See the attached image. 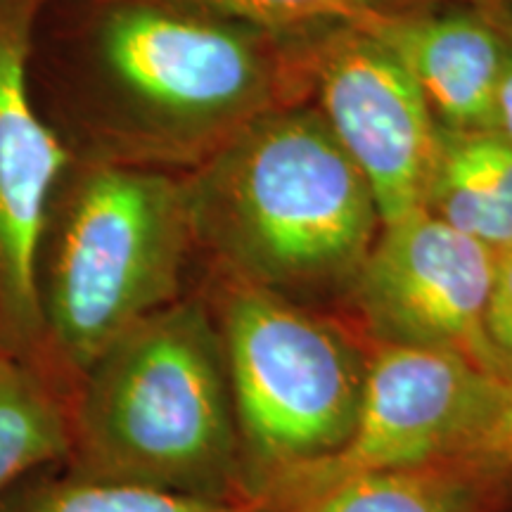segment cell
Segmentation results:
<instances>
[{"mask_svg":"<svg viewBox=\"0 0 512 512\" xmlns=\"http://www.w3.org/2000/svg\"><path fill=\"white\" fill-rule=\"evenodd\" d=\"M29 86L69 157L190 174L271 83L247 27L164 0H46Z\"/></svg>","mask_w":512,"mask_h":512,"instance_id":"obj_1","label":"cell"},{"mask_svg":"<svg viewBox=\"0 0 512 512\" xmlns=\"http://www.w3.org/2000/svg\"><path fill=\"white\" fill-rule=\"evenodd\" d=\"M200 252L283 294L351 285L382 221L366 178L311 110L261 114L185 174Z\"/></svg>","mask_w":512,"mask_h":512,"instance_id":"obj_2","label":"cell"},{"mask_svg":"<svg viewBox=\"0 0 512 512\" xmlns=\"http://www.w3.org/2000/svg\"><path fill=\"white\" fill-rule=\"evenodd\" d=\"M62 470L247 503L226 351L204 294L140 320L83 370Z\"/></svg>","mask_w":512,"mask_h":512,"instance_id":"obj_3","label":"cell"},{"mask_svg":"<svg viewBox=\"0 0 512 512\" xmlns=\"http://www.w3.org/2000/svg\"><path fill=\"white\" fill-rule=\"evenodd\" d=\"M185 174L72 159L34 261L41 358L74 392L114 339L174 304L192 254Z\"/></svg>","mask_w":512,"mask_h":512,"instance_id":"obj_4","label":"cell"},{"mask_svg":"<svg viewBox=\"0 0 512 512\" xmlns=\"http://www.w3.org/2000/svg\"><path fill=\"white\" fill-rule=\"evenodd\" d=\"M204 297L226 351L245 501L264 503L347 444L368 354L283 294L223 278Z\"/></svg>","mask_w":512,"mask_h":512,"instance_id":"obj_5","label":"cell"},{"mask_svg":"<svg viewBox=\"0 0 512 512\" xmlns=\"http://www.w3.org/2000/svg\"><path fill=\"white\" fill-rule=\"evenodd\" d=\"M501 380L453 351L375 344L347 444L264 505L285 512L344 479L446 465L496 399Z\"/></svg>","mask_w":512,"mask_h":512,"instance_id":"obj_6","label":"cell"},{"mask_svg":"<svg viewBox=\"0 0 512 512\" xmlns=\"http://www.w3.org/2000/svg\"><path fill=\"white\" fill-rule=\"evenodd\" d=\"M494 264L496 249L420 209L380 228L349 287L375 344L453 351L505 377L484 335Z\"/></svg>","mask_w":512,"mask_h":512,"instance_id":"obj_7","label":"cell"},{"mask_svg":"<svg viewBox=\"0 0 512 512\" xmlns=\"http://www.w3.org/2000/svg\"><path fill=\"white\" fill-rule=\"evenodd\" d=\"M316 83L320 117L366 178L382 226L425 207L444 128L401 62L351 24L320 53Z\"/></svg>","mask_w":512,"mask_h":512,"instance_id":"obj_8","label":"cell"},{"mask_svg":"<svg viewBox=\"0 0 512 512\" xmlns=\"http://www.w3.org/2000/svg\"><path fill=\"white\" fill-rule=\"evenodd\" d=\"M43 3L0 0V356L46 366L34 261L50 200L72 157L29 86V38Z\"/></svg>","mask_w":512,"mask_h":512,"instance_id":"obj_9","label":"cell"},{"mask_svg":"<svg viewBox=\"0 0 512 512\" xmlns=\"http://www.w3.org/2000/svg\"><path fill=\"white\" fill-rule=\"evenodd\" d=\"M356 24L411 74L444 131H491L508 38L489 19L368 15Z\"/></svg>","mask_w":512,"mask_h":512,"instance_id":"obj_10","label":"cell"},{"mask_svg":"<svg viewBox=\"0 0 512 512\" xmlns=\"http://www.w3.org/2000/svg\"><path fill=\"white\" fill-rule=\"evenodd\" d=\"M422 209L496 252L512 247V145L494 131H444Z\"/></svg>","mask_w":512,"mask_h":512,"instance_id":"obj_11","label":"cell"},{"mask_svg":"<svg viewBox=\"0 0 512 512\" xmlns=\"http://www.w3.org/2000/svg\"><path fill=\"white\" fill-rule=\"evenodd\" d=\"M72 396L41 363L0 356V498L36 472L64 465Z\"/></svg>","mask_w":512,"mask_h":512,"instance_id":"obj_12","label":"cell"},{"mask_svg":"<svg viewBox=\"0 0 512 512\" xmlns=\"http://www.w3.org/2000/svg\"><path fill=\"white\" fill-rule=\"evenodd\" d=\"M486 486L446 465L344 479L285 512H484Z\"/></svg>","mask_w":512,"mask_h":512,"instance_id":"obj_13","label":"cell"},{"mask_svg":"<svg viewBox=\"0 0 512 512\" xmlns=\"http://www.w3.org/2000/svg\"><path fill=\"white\" fill-rule=\"evenodd\" d=\"M0 512H256L247 503L207 501L138 484L98 482L48 467L0 498Z\"/></svg>","mask_w":512,"mask_h":512,"instance_id":"obj_14","label":"cell"},{"mask_svg":"<svg viewBox=\"0 0 512 512\" xmlns=\"http://www.w3.org/2000/svg\"><path fill=\"white\" fill-rule=\"evenodd\" d=\"M240 27L266 31L299 29L325 22H361L373 15V0H164Z\"/></svg>","mask_w":512,"mask_h":512,"instance_id":"obj_15","label":"cell"},{"mask_svg":"<svg viewBox=\"0 0 512 512\" xmlns=\"http://www.w3.org/2000/svg\"><path fill=\"white\" fill-rule=\"evenodd\" d=\"M446 467L463 472L486 489L512 479V370L482 420L460 441Z\"/></svg>","mask_w":512,"mask_h":512,"instance_id":"obj_16","label":"cell"},{"mask_svg":"<svg viewBox=\"0 0 512 512\" xmlns=\"http://www.w3.org/2000/svg\"><path fill=\"white\" fill-rule=\"evenodd\" d=\"M484 335L503 363L505 373L512 370V247L498 249L494 278L484 309Z\"/></svg>","mask_w":512,"mask_h":512,"instance_id":"obj_17","label":"cell"},{"mask_svg":"<svg viewBox=\"0 0 512 512\" xmlns=\"http://www.w3.org/2000/svg\"><path fill=\"white\" fill-rule=\"evenodd\" d=\"M491 131L498 133L503 140L512 145V41H508L505 60L498 79L494 95V119H491Z\"/></svg>","mask_w":512,"mask_h":512,"instance_id":"obj_18","label":"cell"},{"mask_svg":"<svg viewBox=\"0 0 512 512\" xmlns=\"http://www.w3.org/2000/svg\"><path fill=\"white\" fill-rule=\"evenodd\" d=\"M505 19H508V24L512 29V0H508V8H505Z\"/></svg>","mask_w":512,"mask_h":512,"instance_id":"obj_19","label":"cell"},{"mask_svg":"<svg viewBox=\"0 0 512 512\" xmlns=\"http://www.w3.org/2000/svg\"><path fill=\"white\" fill-rule=\"evenodd\" d=\"M505 484H510V486H512V479H508V482H505Z\"/></svg>","mask_w":512,"mask_h":512,"instance_id":"obj_20","label":"cell"}]
</instances>
